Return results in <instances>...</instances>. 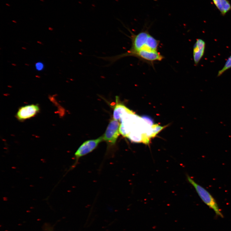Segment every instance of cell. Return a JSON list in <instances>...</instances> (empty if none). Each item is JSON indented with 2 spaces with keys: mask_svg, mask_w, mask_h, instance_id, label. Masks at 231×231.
Segmentation results:
<instances>
[{
  "mask_svg": "<svg viewBox=\"0 0 231 231\" xmlns=\"http://www.w3.org/2000/svg\"><path fill=\"white\" fill-rule=\"evenodd\" d=\"M131 111L128 108L121 104H117L115 106L113 111V119L119 120L125 114Z\"/></svg>",
  "mask_w": 231,
  "mask_h": 231,
  "instance_id": "8",
  "label": "cell"
},
{
  "mask_svg": "<svg viewBox=\"0 0 231 231\" xmlns=\"http://www.w3.org/2000/svg\"><path fill=\"white\" fill-rule=\"evenodd\" d=\"M103 141L102 136L97 139L87 140L83 143L75 153V161L71 169H73L75 167L81 158L95 150L99 144Z\"/></svg>",
  "mask_w": 231,
  "mask_h": 231,
  "instance_id": "3",
  "label": "cell"
},
{
  "mask_svg": "<svg viewBox=\"0 0 231 231\" xmlns=\"http://www.w3.org/2000/svg\"><path fill=\"white\" fill-rule=\"evenodd\" d=\"M131 35L129 36L131 41V48L129 51L123 54L102 58L111 63H113L122 58L131 57L139 52H157L159 41L153 37L147 31H142L136 35L129 29Z\"/></svg>",
  "mask_w": 231,
  "mask_h": 231,
  "instance_id": "1",
  "label": "cell"
},
{
  "mask_svg": "<svg viewBox=\"0 0 231 231\" xmlns=\"http://www.w3.org/2000/svg\"><path fill=\"white\" fill-rule=\"evenodd\" d=\"M5 5H7V6H8V7H10V5H9V4H8V3H6V4H5Z\"/></svg>",
  "mask_w": 231,
  "mask_h": 231,
  "instance_id": "10",
  "label": "cell"
},
{
  "mask_svg": "<svg viewBox=\"0 0 231 231\" xmlns=\"http://www.w3.org/2000/svg\"><path fill=\"white\" fill-rule=\"evenodd\" d=\"M189 182L193 186L198 195L205 204L212 209L216 215L223 218V216L220 209L217 203L211 194L201 185L197 183L189 176H187Z\"/></svg>",
  "mask_w": 231,
  "mask_h": 231,
  "instance_id": "2",
  "label": "cell"
},
{
  "mask_svg": "<svg viewBox=\"0 0 231 231\" xmlns=\"http://www.w3.org/2000/svg\"><path fill=\"white\" fill-rule=\"evenodd\" d=\"M12 22H14L15 23H16V22L15 20H13Z\"/></svg>",
  "mask_w": 231,
  "mask_h": 231,
  "instance_id": "12",
  "label": "cell"
},
{
  "mask_svg": "<svg viewBox=\"0 0 231 231\" xmlns=\"http://www.w3.org/2000/svg\"><path fill=\"white\" fill-rule=\"evenodd\" d=\"M230 68H231V55L227 60L223 69L218 71L217 76L219 77L221 76L225 71Z\"/></svg>",
  "mask_w": 231,
  "mask_h": 231,
  "instance_id": "9",
  "label": "cell"
},
{
  "mask_svg": "<svg viewBox=\"0 0 231 231\" xmlns=\"http://www.w3.org/2000/svg\"><path fill=\"white\" fill-rule=\"evenodd\" d=\"M40 1L42 2H44V0H40Z\"/></svg>",
  "mask_w": 231,
  "mask_h": 231,
  "instance_id": "13",
  "label": "cell"
},
{
  "mask_svg": "<svg viewBox=\"0 0 231 231\" xmlns=\"http://www.w3.org/2000/svg\"><path fill=\"white\" fill-rule=\"evenodd\" d=\"M49 29L50 30H53V29L52 28H51V27H49Z\"/></svg>",
  "mask_w": 231,
  "mask_h": 231,
  "instance_id": "11",
  "label": "cell"
},
{
  "mask_svg": "<svg viewBox=\"0 0 231 231\" xmlns=\"http://www.w3.org/2000/svg\"><path fill=\"white\" fill-rule=\"evenodd\" d=\"M40 111L39 106L36 104H31L20 107L15 115L19 121L22 122L33 118Z\"/></svg>",
  "mask_w": 231,
  "mask_h": 231,
  "instance_id": "5",
  "label": "cell"
},
{
  "mask_svg": "<svg viewBox=\"0 0 231 231\" xmlns=\"http://www.w3.org/2000/svg\"><path fill=\"white\" fill-rule=\"evenodd\" d=\"M206 42L202 39H197L193 49V57L194 64L197 65L204 55Z\"/></svg>",
  "mask_w": 231,
  "mask_h": 231,
  "instance_id": "6",
  "label": "cell"
},
{
  "mask_svg": "<svg viewBox=\"0 0 231 231\" xmlns=\"http://www.w3.org/2000/svg\"><path fill=\"white\" fill-rule=\"evenodd\" d=\"M120 124L118 120L113 119L110 122L105 132L102 136L103 141L106 142L109 147L113 146L120 135Z\"/></svg>",
  "mask_w": 231,
  "mask_h": 231,
  "instance_id": "4",
  "label": "cell"
},
{
  "mask_svg": "<svg viewBox=\"0 0 231 231\" xmlns=\"http://www.w3.org/2000/svg\"><path fill=\"white\" fill-rule=\"evenodd\" d=\"M213 3L223 15L231 9V5L227 0H213Z\"/></svg>",
  "mask_w": 231,
  "mask_h": 231,
  "instance_id": "7",
  "label": "cell"
}]
</instances>
